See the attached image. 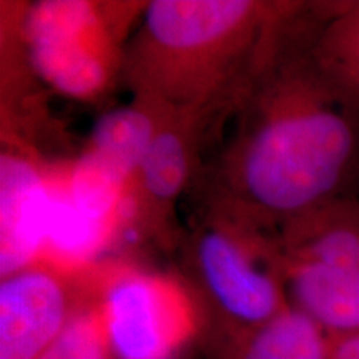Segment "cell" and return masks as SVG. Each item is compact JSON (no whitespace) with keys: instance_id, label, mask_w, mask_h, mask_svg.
I'll use <instances>...</instances> for the list:
<instances>
[{"instance_id":"obj_1","label":"cell","mask_w":359,"mask_h":359,"mask_svg":"<svg viewBox=\"0 0 359 359\" xmlns=\"http://www.w3.org/2000/svg\"><path fill=\"white\" fill-rule=\"evenodd\" d=\"M313 75L291 80L238 158L241 190L266 212L302 218L333 195L351 165L356 128Z\"/></svg>"},{"instance_id":"obj_4","label":"cell","mask_w":359,"mask_h":359,"mask_svg":"<svg viewBox=\"0 0 359 359\" xmlns=\"http://www.w3.org/2000/svg\"><path fill=\"white\" fill-rule=\"evenodd\" d=\"M34 69L58 92L88 98L105 87L109 60L95 7L87 2H42L27 17Z\"/></svg>"},{"instance_id":"obj_5","label":"cell","mask_w":359,"mask_h":359,"mask_svg":"<svg viewBox=\"0 0 359 359\" xmlns=\"http://www.w3.org/2000/svg\"><path fill=\"white\" fill-rule=\"evenodd\" d=\"M85 303L60 273L29 266L0 283V359H37Z\"/></svg>"},{"instance_id":"obj_9","label":"cell","mask_w":359,"mask_h":359,"mask_svg":"<svg viewBox=\"0 0 359 359\" xmlns=\"http://www.w3.org/2000/svg\"><path fill=\"white\" fill-rule=\"evenodd\" d=\"M331 339L290 304L255 330L243 331L226 359H330Z\"/></svg>"},{"instance_id":"obj_8","label":"cell","mask_w":359,"mask_h":359,"mask_svg":"<svg viewBox=\"0 0 359 359\" xmlns=\"http://www.w3.org/2000/svg\"><path fill=\"white\" fill-rule=\"evenodd\" d=\"M291 306L330 338L359 333V268L294 259L286 266Z\"/></svg>"},{"instance_id":"obj_11","label":"cell","mask_w":359,"mask_h":359,"mask_svg":"<svg viewBox=\"0 0 359 359\" xmlns=\"http://www.w3.org/2000/svg\"><path fill=\"white\" fill-rule=\"evenodd\" d=\"M109 224L95 222L75 206L65 188L52 187V205L45 248L58 263H87L100 250Z\"/></svg>"},{"instance_id":"obj_12","label":"cell","mask_w":359,"mask_h":359,"mask_svg":"<svg viewBox=\"0 0 359 359\" xmlns=\"http://www.w3.org/2000/svg\"><path fill=\"white\" fill-rule=\"evenodd\" d=\"M128 180L120 170L87 150L74 165L64 188L79 210L110 226L127 196Z\"/></svg>"},{"instance_id":"obj_3","label":"cell","mask_w":359,"mask_h":359,"mask_svg":"<svg viewBox=\"0 0 359 359\" xmlns=\"http://www.w3.org/2000/svg\"><path fill=\"white\" fill-rule=\"evenodd\" d=\"M98 304L114 359H175L195 331L183 291L147 273L111 276Z\"/></svg>"},{"instance_id":"obj_7","label":"cell","mask_w":359,"mask_h":359,"mask_svg":"<svg viewBox=\"0 0 359 359\" xmlns=\"http://www.w3.org/2000/svg\"><path fill=\"white\" fill-rule=\"evenodd\" d=\"M52 187L32 161L0 156V276L34 266L45 248Z\"/></svg>"},{"instance_id":"obj_2","label":"cell","mask_w":359,"mask_h":359,"mask_svg":"<svg viewBox=\"0 0 359 359\" xmlns=\"http://www.w3.org/2000/svg\"><path fill=\"white\" fill-rule=\"evenodd\" d=\"M259 20L246 0H155L143 13L132 72L150 102L191 107L217 88Z\"/></svg>"},{"instance_id":"obj_6","label":"cell","mask_w":359,"mask_h":359,"mask_svg":"<svg viewBox=\"0 0 359 359\" xmlns=\"http://www.w3.org/2000/svg\"><path fill=\"white\" fill-rule=\"evenodd\" d=\"M198 268L219 311L245 331L290 306L278 278L259 268L230 233L208 230L200 236Z\"/></svg>"},{"instance_id":"obj_13","label":"cell","mask_w":359,"mask_h":359,"mask_svg":"<svg viewBox=\"0 0 359 359\" xmlns=\"http://www.w3.org/2000/svg\"><path fill=\"white\" fill-rule=\"evenodd\" d=\"M190 154L178 130L160 127L143 156L138 175L143 191L158 203L172 201L188 178Z\"/></svg>"},{"instance_id":"obj_10","label":"cell","mask_w":359,"mask_h":359,"mask_svg":"<svg viewBox=\"0 0 359 359\" xmlns=\"http://www.w3.org/2000/svg\"><path fill=\"white\" fill-rule=\"evenodd\" d=\"M158 128L154 114L140 105L115 109L100 116L93 127L88 151L132 178Z\"/></svg>"},{"instance_id":"obj_14","label":"cell","mask_w":359,"mask_h":359,"mask_svg":"<svg viewBox=\"0 0 359 359\" xmlns=\"http://www.w3.org/2000/svg\"><path fill=\"white\" fill-rule=\"evenodd\" d=\"M98 303H85L37 359H111Z\"/></svg>"},{"instance_id":"obj_15","label":"cell","mask_w":359,"mask_h":359,"mask_svg":"<svg viewBox=\"0 0 359 359\" xmlns=\"http://www.w3.org/2000/svg\"><path fill=\"white\" fill-rule=\"evenodd\" d=\"M330 339V359H359V333Z\"/></svg>"}]
</instances>
